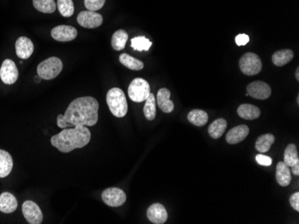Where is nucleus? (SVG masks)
<instances>
[{
	"label": "nucleus",
	"instance_id": "f257e3e1",
	"mask_svg": "<svg viewBox=\"0 0 299 224\" xmlns=\"http://www.w3.org/2000/svg\"><path fill=\"white\" fill-rule=\"evenodd\" d=\"M99 102L93 96H82L73 100L65 114H59L57 124L65 129L75 126H94L99 120Z\"/></svg>",
	"mask_w": 299,
	"mask_h": 224
},
{
	"label": "nucleus",
	"instance_id": "f03ea898",
	"mask_svg": "<svg viewBox=\"0 0 299 224\" xmlns=\"http://www.w3.org/2000/svg\"><path fill=\"white\" fill-rule=\"evenodd\" d=\"M92 134L86 126L79 125L65 128L51 137V145L62 153H69L76 148H82L89 144Z\"/></svg>",
	"mask_w": 299,
	"mask_h": 224
},
{
	"label": "nucleus",
	"instance_id": "7ed1b4c3",
	"mask_svg": "<svg viewBox=\"0 0 299 224\" xmlns=\"http://www.w3.org/2000/svg\"><path fill=\"white\" fill-rule=\"evenodd\" d=\"M107 104L111 114L118 118L126 116L128 110L127 98L119 88H112L107 94Z\"/></svg>",
	"mask_w": 299,
	"mask_h": 224
},
{
	"label": "nucleus",
	"instance_id": "20e7f679",
	"mask_svg": "<svg viewBox=\"0 0 299 224\" xmlns=\"http://www.w3.org/2000/svg\"><path fill=\"white\" fill-rule=\"evenodd\" d=\"M63 70V62L56 56L47 58L39 64L37 74L41 79L51 80L57 78Z\"/></svg>",
	"mask_w": 299,
	"mask_h": 224
},
{
	"label": "nucleus",
	"instance_id": "39448f33",
	"mask_svg": "<svg viewBox=\"0 0 299 224\" xmlns=\"http://www.w3.org/2000/svg\"><path fill=\"white\" fill-rule=\"evenodd\" d=\"M151 93V88L147 80L142 78H135L128 87V95L132 101L141 103L147 100Z\"/></svg>",
	"mask_w": 299,
	"mask_h": 224
},
{
	"label": "nucleus",
	"instance_id": "423d86ee",
	"mask_svg": "<svg viewBox=\"0 0 299 224\" xmlns=\"http://www.w3.org/2000/svg\"><path fill=\"white\" fill-rule=\"evenodd\" d=\"M239 67L244 74L253 76L258 74L261 71L262 64L261 58L256 54L247 52L242 56L239 61Z\"/></svg>",
	"mask_w": 299,
	"mask_h": 224
},
{
	"label": "nucleus",
	"instance_id": "0eeeda50",
	"mask_svg": "<svg viewBox=\"0 0 299 224\" xmlns=\"http://www.w3.org/2000/svg\"><path fill=\"white\" fill-rule=\"evenodd\" d=\"M101 198L103 202L111 208L122 206L127 201V195L121 188H110L102 192Z\"/></svg>",
	"mask_w": 299,
	"mask_h": 224
},
{
	"label": "nucleus",
	"instance_id": "6e6552de",
	"mask_svg": "<svg viewBox=\"0 0 299 224\" xmlns=\"http://www.w3.org/2000/svg\"><path fill=\"white\" fill-rule=\"evenodd\" d=\"M78 24L87 29H95L100 27L103 22V17L101 14L94 12V11H82L77 16Z\"/></svg>",
	"mask_w": 299,
	"mask_h": 224
},
{
	"label": "nucleus",
	"instance_id": "1a4fd4ad",
	"mask_svg": "<svg viewBox=\"0 0 299 224\" xmlns=\"http://www.w3.org/2000/svg\"><path fill=\"white\" fill-rule=\"evenodd\" d=\"M23 214L30 224H40L43 222V214L41 208L34 201L27 200L23 204Z\"/></svg>",
	"mask_w": 299,
	"mask_h": 224
},
{
	"label": "nucleus",
	"instance_id": "9d476101",
	"mask_svg": "<svg viewBox=\"0 0 299 224\" xmlns=\"http://www.w3.org/2000/svg\"><path fill=\"white\" fill-rule=\"evenodd\" d=\"M19 72L17 66L11 59H6L0 68V79L8 85L17 82Z\"/></svg>",
	"mask_w": 299,
	"mask_h": 224
},
{
	"label": "nucleus",
	"instance_id": "9b49d317",
	"mask_svg": "<svg viewBox=\"0 0 299 224\" xmlns=\"http://www.w3.org/2000/svg\"><path fill=\"white\" fill-rule=\"evenodd\" d=\"M246 90L247 95L251 96L255 100H265L269 98L271 95L270 85L261 80H256L250 83L246 88Z\"/></svg>",
	"mask_w": 299,
	"mask_h": 224
},
{
	"label": "nucleus",
	"instance_id": "f8f14e48",
	"mask_svg": "<svg viewBox=\"0 0 299 224\" xmlns=\"http://www.w3.org/2000/svg\"><path fill=\"white\" fill-rule=\"evenodd\" d=\"M51 37L58 42H72L77 37V30L69 25H59L51 30Z\"/></svg>",
	"mask_w": 299,
	"mask_h": 224
},
{
	"label": "nucleus",
	"instance_id": "ddd939ff",
	"mask_svg": "<svg viewBox=\"0 0 299 224\" xmlns=\"http://www.w3.org/2000/svg\"><path fill=\"white\" fill-rule=\"evenodd\" d=\"M148 220L154 224H163L168 219V212L164 206L156 203L152 204L147 210Z\"/></svg>",
	"mask_w": 299,
	"mask_h": 224
},
{
	"label": "nucleus",
	"instance_id": "4468645a",
	"mask_svg": "<svg viewBox=\"0 0 299 224\" xmlns=\"http://www.w3.org/2000/svg\"><path fill=\"white\" fill-rule=\"evenodd\" d=\"M34 51V43L29 38L20 37L16 42V52L19 58H29Z\"/></svg>",
	"mask_w": 299,
	"mask_h": 224
},
{
	"label": "nucleus",
	"instance_id": "2eb2a0df",
	"mask_svg": "<svg viewBox=\"0 0 299 224\" xmlns=\"http://www.w3.org/2000/svg\"><path fill=\"white\" fill-rule=\"evenodd\" d=\"M248 134L249 128L246 125H238L228 132L226 136V140L231 145L238 144L245 140Z\"/></svg>",
	"mask_w": 299,
	"mask_h": 224
},
{
	"label": "nucleus",
	"instance_id": "dca6fc26",
	"mask_svg": "<svg viewBox=\"0 0 299 224\" xmlns=\"http://www.w3.org/2000/svg\"><path fill=\"white\" fill-rule=\"evenodd\" d=\"M170 92L166 88H160L157 94V103L160 110L166 114H169L174 110V103L170 100Z\"/></svg>",
	"mask_w": 299,
	"mask_h": 224
},
{
	"label": "nucleus",
	"instance_id": "f3484780",
	"mask_svg": "<svg viewBox=\"0 0 299 224\" xmlns=\"http://www.w3.org/2000/svg\"><path fill=\"white\" fill-rule=\"evenodd\" d=\"M17 200L15 196L9 192H3L0 195V212L12 214L17 210Z\"/></svg>",
	"mask_w": 299,
	"mask_h": 224
},
{
	"label": "nucleus",
	"instance_id": "a211bd4d",
	"mask_svg": "<svg viewBox=\"0 0 299 224\" xmlns=\"http://www.w3.org/2000/svg\"><path fill=\"white\" fill-rule=\"evenodd\" d=\"M276 180L279 186L287 187L291 182V172L289 167L284 162H278L276 168Z\"/></svg>",
	"mask_w": 299,
	"mask_h": 224
},
{
	"label": "nucleus",
	"instance_id": "6ab92c4d",
	"mask_svg": "<svg viewBox=\"0 0 299 224\" xmlns=\"http://www.w3.org/2000/svg\"><path fill=\"white\" fill-rule=\"evenodd\" d=\"M13 158L5 150H0V178L8 177L13 169Z\"/></svg>",
	"mask_w": 299,
	"mask_h": 224
},
{
	"label": "nucleus",
	"instance_id": "aec40b11",
	"mask_svg": "<svg viewBox=\"0 0 299 224\" xmlns=\"http://www.w3.org/2000/svg\"><path fill=\"white\" fill-rule=\"evenodd\" d=\"M237 114L244 120H254L261 116V110L253 104H243L237 108Z\"/></svg>",
	"mask_w": 299,
	"mask_h": 224
},
{
	"label": "nucleus",
	"instance_id": "412c9836",
	"mask_svg": "<svg viewBox=\"0 0 299 224\" xmlns=\"http://www.w3.org/2000/svg\"><path fill=\"white\" fill-rule=\"evenodd\" d=\"M294 58V52L291 50H278L274 53L271 60L276 66H283Z\"/></svg>",
	"mask_w": 299,
	"mask_h": 224
},
{
	"label": "nucleus",
	"instance_id": "4be33fe9",
	"mask_svg": "<svg viewBox=\"0 0 299 224\" xmlns=\"http://www.w3.org/2000/svg\"><path fill=\"white\" fill-rule=\"evenodd\" d=\"M228 122L223 118H219L215 120L208 128V132L212 138L217 140L221 137L227 129Z\"/></svg>",
	"mask_w": 299,
	"mask_h": 224
},
{
	"label": "nucleus",
	"instance_id": "5701e85b",
	"mask_svg": "<svg viewBox=\"0 0 299 224\" xmlns=\"http://www.w3.org/2000/svg\"><path fill=\"white\" fill-rule=\"evenodd\" d=\"M187 119L192 124L202 127L208 122L209 116L208 114L201 109H194L188 114Z\"/></svg>",
	"mask_w": 299,
	"mask_h": 224
},
{
	"label": "nucleus",
	"instance_id": "b1692460",
	"mask_svg": "<svg viewBox=\"0 0 299 224\" xmlns=\"http://www.w3.org/2000/svg\"><path fill=\"white\" fill-rule=\"evenodd\" d=\"M275 142V137L272 134H263L257 138L255 142V148L260 153H267L270 150L271 146Z\"/></svg>",
	"mask_w": 299,
	"mask_h": 224
},
{
	"label": "nucleus",
	"instance_id": "393cba45",
	"mask_svg": "<svg viewBox=\"0 0 299 224\" xmlns=\"http://www.w3.org/2000/svg\"><path fill=\"white\" fill-rule=\"evenodd\" d=\"M128 40V34L125 30H117L111 38V45L116 51L124 50Z\"/></svg>",
	"mask_w": 299,
	"mask_h": 224
},
{
	"label": "nucleus",
	"instance_id": "a878e982",
	"mask_svg": "<svg viewBox=\"0 0 299 224\" xmlns=\"http://www.w3.org/2000/svg\"><path fill=\"white\" fill-rule=\"evenodd\" d=\"M119 62H121L124 66L127 67L130 70H135V71H140L144 67V64L142 61H140L138 59L135 58L126 53L120 54Z\"/></svg>",
	"mask_w": 299,
	"mask_h": 224
},
{
	"label": "nucleus",
	"instance_id": "bb28decb",
	"mask_svg": "<svg viewBox=\"0 0 299 224\" xmlns=\"http://www.w3.org/2000/svg\"><path fill=\"white\" fill-rule=\"evenodd\" d=\"M143 114L145 118L149 120H154L156 117V98L152 93H150L147 100H145Z\"/></svg>",
	"mask_w": 299,
	"mask_h": 224
},
{
	"label": "nucleus",
	"instance_id": "cd10ccee",
	"mask_svg": "<svg viewBox=\"0 0 299 224\" xmlns=\"http://www.w3.org/2000/svg\"><path fill=\"white\" fill-rule=\"evenodd\" d=\"M299 162L298 152L295 144H289L284 152V162L288 167H292Z\"/></svg>",
	"mask_w": 299,
	"mask_h": 224
},
{
	"label": "nucleus",
	"instance_id": "c85d7f7f",
	"mask_svg": "<svg viewBox=\"0 0 299 224\" xmlns=\"http://www.w3.org/2000/svg\"><path fill=\"white\" fill-rule=\"evenodd\" d=\"M33 3L36 10L44 14L54 12L57 8L55 0H33Z\"/></svg>",
	"mask_w": 299,
	"mask_h": 224
},
{
	"label": "nucleus",
	"instance_id": "c756f323",
	"mask_svg": "<svg viewBox=\"0 0 299 224\" xmlns=\"http://www.w3.org/2000/svg\"><path fill=\"white\" fill-rule=\"evenodd\" d=\"M152 45V42L144 36L135 37L131 40V46L137 51H148Z\"/></svg>",
	"mask_w": 299,
	"mask_h": 224
},
{
	"label": "nucleus",
	"instance_id": "7c9ffc66",
	"mask_svg": "<svg viewBox=\"0 0 299 224\" xmlns=\"http://www.w3.org/2000/svg\"><path fill=\"white\" fill-rule=\"evenodd\" d=\"M58 9L64 17L72 16L75 12L73 0H58Z\"/></svg>",
	"mask_w": 299,
	"mask_h": 224
},
{
	"label": "nucleus",
	"instance_id": "2f4dec72",
	"mask_svg": "<svg viewBox=\"0 0 299 224\" xmlns=\"http://www.w3.org/2000/svg\"><path fill=\"white\" fill-rule=\"evenodd\" d=\"M105 2L106 0H85V6L90 11L96 12L103 8Z\"/></svg>",
	"mask_w": 299,
	"mask_h": 224
},
{
	"label": "nucleus",
	"instance_id": "473e14b6",
	"mask_svg": "<svg viewBox=\"0 0 299 224\" xmlns=\"http://www.w3.org/2000/svg\"><path fill=\"white\" fill-rule=\"evenodd\" d=\"M256 162L263 166H270L272 164V160L270 156H267L264 154H257L256 156Z\"/></svg>",
	"mask_w": 299,
	"mask_h": 224
},
{
	"label": "nucleus",
	"instance_id": "72a5a7b5",
	"mask_svg": "<svg viewBox=\"0 0 299 224\" xmlns=\"http://www.w3.org/2000/svg\"><path fill=\"white\" fill-rule=\"evenodd\" d=\"M291 208H294L296 212H299V193L295 192L289 198Z\"/></svg>",
	"mask_w": 299,
	"mask_h": 224
},
{
	"label": "nucleus",
	"instance_id": "f704fd0d",
	"mask_svg": "<svg viewBox=\"0 0 299 224\" xmlns=\"http://www.w3.org/2000/svg\"><path fill=\"white\" fill-rule=\"evenodd\" d=\"M250 38L246 34H238L236 37V43L237 46H244L248 43Z\"/></svg>",
	"mask_w": 299,
	"mask_h": 224
},
{
	"label": "nucleus",
	"instance_id": "c9c22d12",
	"mask_svg": "<svg viewBox=\"0 0 299 224\" xmlns=\"http://www.w3.org/2000/svg\"><path fill=\"white\" fill-rule=\"evenodd\" d=\"M291 172L295 176H298L299 175V162L295 164L294 166L291 167Z\"/></svg>",
	"mask_w": 299,
	"mask_h": 224
},
{
	"label": "nucleus",
	"instance_id": "e433bc0d",
	"mask_svg": "<svg viewBox=\"0 0 299 224\" xmlns=\"http://www.w3.org/2000/svg\"><path fill=\"white\" fill-rule=\"evenodd\" d=\"M295 79H296V80H299V68H298V67H297V68H296V70H295Z\"/></svg>",
	"mask_w": 299,
	"mask_h": 224
},
{
	"label": "nucleus",
	"instance_id": "4c0bfd02",
	"mask_svg": "<svg viewBox=\"0 0 299 224\" xmlns=\"http://www.w3.org/2000/svg\"><path fill=\"white\" fill-rule=\"evenodd\" d=\"M41 78H40V77H39V76H37V77H35V82H41Z\"/></svg>",
	"mask_w": 299,
	"mask_h": 224
},
{
	"label": "nucleus",
	"instance_id": "58836bf2",
	"mask_svg": "<svg viewBox=\"0 0 299 224\" xmlns=\"http://www.w3.org/2000/svg\"><path fill=\"white\" fill-rule=\"evenodd\" d=\"M297 104H299V96H297Z\"/></svg>",
	"mask_w": 299,
	"mask_h": 224
}]
</instances>
